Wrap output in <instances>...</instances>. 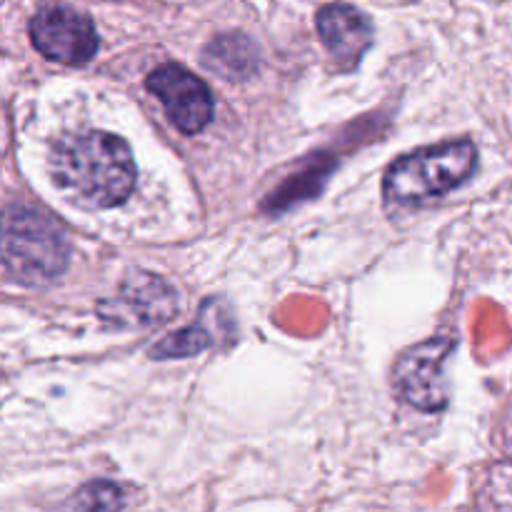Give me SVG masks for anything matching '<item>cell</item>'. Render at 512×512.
Returning <instances> with one entry per match:
<instances>
[{
    "instance_id": "cell-5",
    "label": "cell",
    "mask_w": 512,
    "mask_h": 512,
    "mask_svg": "<svg viewBox=\"0 0 512 512\" xmlns=\"http://www.w3.org/2000/svg\"><path fill=\"white\" fill-rule=\"evenodd\" d=\"M455 340L448 335L420 343L403 353L395 365V385L405 403L425 413H438L448 405V385H445V360L453 350Z\"/></svg>"
},
{
    "instance_id": "cell-8",
    "label": "cell",
    "mask_w": 512,
    "mask_h": 512,
    "mask_svg": "<svg viewBox=\"0 0 512 512\" xmlns=\"http://www.w3.org/2000/svg\"><path fill=\"white\" fill-rule=\"evenodd\" d=\"M318 33L325 48L345 70L360 63L365 50L373 45V23L358 8L345 3H330L318 13Z\"/></svg>"
},
{
    "instance_id": "cell-11",
    "label": "cell",
    "mask_w": 512,
    "mask_h": 512,
    "mask_svg": "<svg viewBox=\"0 0 512 512\" xmlns=\"http://www.w3.org/2000/svg\"><path fill=\"white\" fill-rule=\"evenodd\" d=\"M70 505L83 510H115L123 508L125 498L118 485L98 480V483H90L83 490H78V495H75V500Z\"/></svg>"
},
{
    "instance_id": "cell-4",
    "label": "cell",
    "mask_w": 512,
    "mask_h": 512,
    "mask_svg": "<svg viewBox=\"0 0 512 512\" xmlns=\"http://www.w3.org/2000/svg\"><path fill=\"white\" fill-rule=\"evenodd\" d=\"M30 40L48 60L63 65H83L98 53V33L93 20L68 5H48L30 20Z\"/></svg>"
},
{
    "instance_id": "cell-6",
    "label": "cell",
    "mask_w": 512,
    "mask_h": 512,
    "mask_svg": "<svg viewBox=\"0 0 512 512\" xmlns=\"http://www.w3.org/2000/svg\"><path fill=\"white\" fill-rule=\"evenodd\" d=\"M148 90L160 100L170 123L185 135H195L213 118L208 85L178 63H165L148 75Z\"/></svg>"
},
{
    "instance_id": "cell-10",
    "label": "cell",
    "mask_w": 512,
    "mask_h": 512,
    "mask_svg": "<svg viewBox=\"0 0 512 512\" xmlns=\"http://www.w3.org/2000/svg\"><path fill=\"white\" fill-rule=\"evenodd\" d=\"M210 345V333L200 323L188 325L180 333L168 335L160 343L153 345L150 355L155 360H170V358H190V355H198L200 350H205Z\"/></svg>"
},
{
    "instance_id": "cell-3",
    "label": "cell",
    "mask_w": 512,
    "mask_h": 512,
    "mask_svg": "<svg viewBox=\"0 0 512 512\" xmlns=\"http://www.w3.org/2000/svg\"><path fill=\"white\" fill-rule=\"evenodd\" d=\"M478 165V150L470 140L420 148L395 160L385 175V198L398 205L423 203L458 188L473 175Z\"/></svg>"
},
{
    "instance_id": "cell-1",
    "label": "cell",
    "mask_w": 512,
    "mask_h": 512,
    "mask_svg": "<svg viewBox=\"0 0 512 512\" xmlns=\"http://www.w3.org/2000/svg\"><path fill=\"white\" fill-rule=\"evenodd\" d=\"M50 170L65 198L90 210L125 203L138 178L130 145L103 130L60 140L50 155Z\"/></svg>"
},
{
    "instance_id": "cell-2",
    "label": "cell",
    "mask_w": 512,
    "mask_h": 512,
    "mask_svg": "<svg viewBox=\"0 0 512 512\" xmlns=\"http://www.w3.org/2000/svg\"><path fill=\"white\" fill-rule=\"evenodd\" d=\"M70 245L63 228L43 210L10 205L3 228V268L20 285H45L68 265Z\"/></svg>"
},
{
    "instance_id": "cell-7",
    "label": "cell",
    "mask_w": 512,
    "mask_h": 512,
    "mask_svg": "<svg viewBox=\"0 0 512 512\" xmlns=\"http://www.w3.org/2000/svg\"><path fill=\"white\" fill-rule=\"evenodd\" d=\"M178 293L153 273H130L120 285L118 298L100 305L103 318L120 325H160L178 313Z\"/></svg>"
},
{
    "instance_id": "cell-9",
    "label": "cell",
    "mask_w": 512,
    "mask_h": 512,
    "mask_svg": "<svg viewBox=\"0 0 512 512\" xmlns=\"http://www.w3.org/2000/svg\"><path fill=\"white\" fill-rule=\"evenodd\" d=\"M205 63L223 78H248L258 70V48H255L253 40L240 33L218 35L205 48Z\"/></svg>"
}]
</instances>
